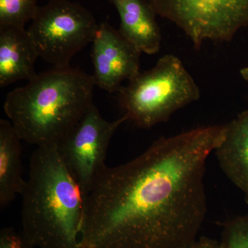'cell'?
<instances>
[{
    "instance_id": "8fae6325",
    "label": "cell",
    "mask_w": 248,
    "mask_h": 248,
    "mask_svg": "<svg viewBox=\"0 0 248 248\" xmlns=\"http://www.w3.org/2000/svg\"><path fill=\"white\" fill-rule=\"evenodd\" d=\"M110 1L120 16L121 33L141 53H157L161 47V31L156 15L146 0Z\"/></svg>"
},
{
    "instance_id": "6da1fadb",
    "label": "cell",
    "mask_w": 248,
    "mask_h": 248,
    "mask_svg": "<svg viewBox=\"0 0 248 248\" xmlns=\"http://www.w3.org/2000/svg\"><path fill=\"white\" fill-rule=\"evenodd\" d=\"M226 125L155 140L107 166L84 198L79 248H182L198 238L208 208L205 166Z\"/></svg>"
},
{
    "instance_id": "7a4b0ae2",
    "label": "cell",
    "mask_w": 248,
    "mask_h": 248,
    "mask_svg": "<svg viewBox=\"0 0 248 248\" xmlns=\"http://www.w3.org/2000/svg\"><path fill=\"white\" fill-rule=\"evenodd\" d=\"M22 196V232L35 248H79L84 196L56 145L33 152Z\"/></svg>"
},
{
    "instance_id": "9a60e30c",
    "label": "cell",
    "mask_w": 248,
    "mask_h": 248,
    "mask_svg": "<svg viewBox=\"0 0 248 248\" xmlns=\"http://www.w3.org/2000/svg\"><path fill=\"white\" fill-rule=\"evenodd\" d=\"M22 231L4 228L0 232V248H35Z\"/></svg>"
},
{
    "instance_id": "4fadbf2b",
    "label": "cell",
    "mask_w": 248,
    "mask_h": 248,
    "mask_svg": "<svg viewBox=\"0 0 248 248\" xmlns=\"http://www.w3.org/2000/svg\"><path fill=\"white\" fill-rule=\"evenodd\" d=\"M39 7L37 0H0V27L25 28Z\"/></svg>"
},
{
    "instance_id": "9c48e42d",
    "label": "cell",
    "mask_w": 248,
    "mask_h": 248,
    "mask_svg": "<svg viewBox=\"0 0 248 248\" xmlns=\"http://www.w3.org/2000/svg\"><path fill=\"white\" fill-rule=\"evenodd\" d=\"M38 54L25 28L0 27V87L29 80L37 75Z\"/></svg>"
},
{
    "instance_id": "ba28073f",
    "label": "cell",
    "mask_w": 248,
    "mask_h": 248,
    "mask_svg": "<svg viewBox=\"0 0 248 248\" xmlns=\"http://www.w3.org/2000/svg\"><path fill=\"white\" fill-rule=\"evenodd\" d=\"M92 44L93 77L99 89L118 93L124 81L140 74L141 52L110 24H99Z\"/></svg>"
},
{
    "instance_id": "8992f818",
    "label": "cell",
    "mask_w": 248,
    "mask_h": 248,
    "mask_svg": "<svg viewBox=\"0 0 248 248\" xmlns=\"http://www.w3.org/2000/svg\"><path fill=\"white\" fill-rule=\"evenodd\" d=\"M156 16L175 24L195 49L207 41L231 42L248 27V0H146Z\"/></svg>"
},
{
    "instance_id": "5bb4252c",
    "label": "cell",
    "mask_w": 248,
    "mask_h": 248,
    "mask_svg": "<svg viewBox=\"0 0 248 248\" xmlns=\"http://www.w3.org/2000/svg\"><path fill=\"white\" fill-rule=\"evenodd\" d=\"M221 248H248V215L227 220L222 224Z\"/></svg>"
},
{
    "instance_id": "2e32d148",
    "label": "cell",
    "mask_w": 248,
    "mask_h": 248,
    "mask_svg": "<svg viewBox=\"0 0 248 248\" xmlns=\"http://www.w3.org/2000/svg\"><path fill=\"white\" fill-rule=\"evenodd\" d=\"M182 248H221L219 242L217 240L210 239L206 236L197 238L191 244Z\"/></svg>"
},
{
    "instance_id": "30bf717a",
    "label": "cell",
    "mask_w": 248,
    "mask_h": 248,
    "mask_svg": "<svg viewBox=\"0 0 248 248\" xmlns=\"http://www.w3.org/2000/svg\"><path fill=\"white\" fill-rule=\"evenodd\" d=\"M214 153L221 170L243 192L248 206V110L226 124L224 140Z\"/></svg>"
},
{
    "instance_id": "3957f363",
    "label": "cell",
    "mask_w": 248,
    "mask_h": 248,
    "mask_svg": "<svg viewBox=\"0 0 248 248\" xmlns=\"http://www.w3.org/2000/svg\"><path fill=\"white\" fill-rule=\"evenodd\" d=\"M93 76L71 66L37 74L10 92L5 113L22 141L57 145L93 104Z\"/></svg>"
},
{
    "instance_id": "5b68a950",
    "label": "cell",
    "mask_w": 248,
    "mask_h": 248,
    "mask_svg": "<svg viewBox=\"0 0 248 248\" xmlns=\"http://www.w3.org/2000/svg\"><path fill=\"white\" fill-rule=\"evenodd\" d=\"M98 26L92 14L69 0L40 6L27 29L39 58L55 68L70 67L72 58L92 43Z\"/></svg>"
},
{
    "instance_id": "52a82bcc",
    "label": "cell",
    "mask_w": 248,
    "mask_h": 248,
    "mask_svg": "<svg viewBox=\"0 0 248 248\" xmlns=\"http://www.w3.org/2000/svg\"><path fill=\"white\" fill-rule=\"evenodd\" d=\"M125 122L128 118L124 115L115 121L106 120L93 104L56 145L62 161L76 179L84 198L107 167L106 158L111 140Z\"/></svg>"
},
{
    "instance_id": "7c38bea8",
    "label": "cell",
    "mask_w": 248,
    "mask_h": 248,
    "mask_svg": "<svg viewBox=\"0 0 248 248\" xmlns=\"http://www.w3.org/2000/svg\"><path fill=\"white\" fill-rule=\"evenodd\" d=\"M21 140L10 121L0 120V206H8L22 195L27 180L23 178Z\"/></svg>"
},
{
    "instance_id": "e0dca14e",
    "label": "cell",
    "mask_w": 248,
    "mask_h": 248,
    "mask_svg": "<svg viewBox=\"0 0 248 248\" xmlns=\"http://www.w3.org/2000/svg\"><path fill=\"white\" fill-rule=\"evenodd\" d=\"M240 75L242 77L243 79L248 82V66L244 67L240 70Z\"/></svg>"
},
{
    "instance_id": "277c9868",
    "label": "cell",
    "mask_w": 248,
    "mask_h": 248,
    "mask_svg": "<svg viewBox=\"0 0 248 248\" xmlns=\"http://www.w3.org/2000/svg\"><path fill=\"white\" fill-rule=\"evenodd\" d=\"M200 97L195 79L172 54L160 58L151 69L140 72L118 92L124 115L142 129L168 122L177 110Z\"/></svg>"
}]
</instances>
